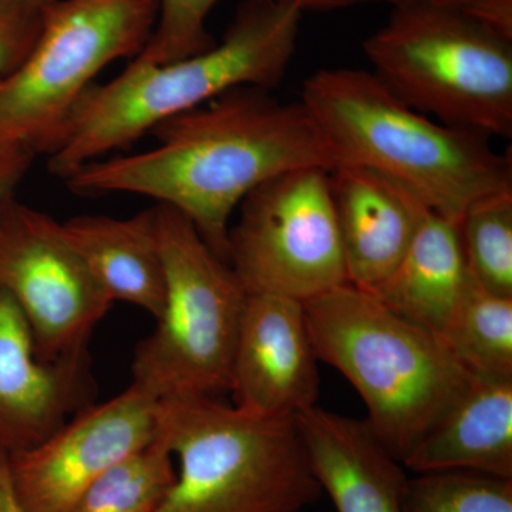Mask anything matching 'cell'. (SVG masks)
Returning a JSON list of instances; mask_svg holds the SVG:
<instances>
[{
  "instance_id": "3957f363",
  "label": "cell",
  "mask_w": 512,
  "mask_h": 512,
  "mask_svg": "<svg viewBox=\"0 0 512 512\" xmlns=\"http://www.w3.org/2000/svg\"><path fill=\"white\" fill-rule=\"evenodd\" d=\"M301 101L336 165L376 171L448 220L460 222L474 202L512 192L510 156L481 134L414 110L372 72L320 70L303 84Z\"/></svg>"
},
{
  "instance_id": "277c9868",
  "label": "cell",
  "mask_w": 512,
  "mask_h": 512,
  "mask_svg": "<svg viewBox=\"0 0 512 512\" xmlns=\"http://www.w3.org/2000/svg\"><path fill=\"white\" fill-rule=\"evenodd\" d=\"M303 308L316 356L352 383L370 429L403 464L474 376L439 335L355 286H338Z\"/></svg>"
},
{
  "instance_id": "ba28073f",
  "label": "cell",
  "mask_w": 512,
  "mask_h": 512,
  "mask_svg": "<svg viewBox=\"0 0 512 512\" xmlns=\"http://www.w3.org/2000/svg\"><path fill=\"white\" fill-rule=\"evenodd\" d=\"M158 8L160 0H49L28 56L0 77V143L49 154L94 77L143 52Z\"/></svg>"
},
{
  "instance_id": "d6986e66",
  "label": "cell",
  "mask_w": 512,
  "mask_h": 512,
  "mask_svg": "<svg viewBox=\"0 0 512 512\" xmlns=\"http://www.w3.org/2000/svg\"><path fill=\"white\" fill-rule=\"evenodd\" d=\"M441 339L471 375L512 377V298L471 282Z\"/></svg>"
},
{
  "instance_id": "ac0fdd59",
  "label": "cell",
  "mask_w": 512,
  "mask_h": 512,
  "mask_svg": "<svg viewBox=\"0 0 512 512\" xmlns=\"http://www.w3.org/2000/svg\"><path fill=\"white\" fill-rule=\"evenodd\" d=\"M471 282L458 222L423 205L403 258L370 293L390 311L441 338Z\"/></svg>"
},
{
  "instance_id": "8fae6325",
  "label": "cell",
  "mask_w": 512,
  "mask_h": 512,
  "mask_svg": "<svg viewBox=\"0 0 512 512\" xmlns=\"http://www.w3.org/2000/svg\"><path fill=\"white\" fill-rule=\"evenodd\" d=\"M160 402L130 383L90 404L29 450L8 454L13 494L25 512H70L93 481L157 437Z\"/></svg>"
},
{
  "instance_id": "7c38bea8",
  "label": "cell",
  "mask_w": 512,
  "mask_h": 512,
  "mask_svg": "<svg viewBox=\"0 0 512 512\" xmlns=\"http://www.w3.org/2000/svg\"><path fill=\"white\" fill-rule=\"evenodd\" d=\"M318 360L302 302L248 295L232 359V406L254 416L295 419L316 406Z\"/></svg>"
},
{
  "instance_id": "d4e9b609",
  "label": "cell",
  "mask_w": 512,
  "mask_h": 512,
  "mask_svg": "<svg viewBox=\"0 0 512 512\" xmlns=\"http://www.w3.org/2000/svg\"><path fill=\"white\" fill-rule=\"evenodd\" d=\"M36 154L19 144L0 143V202L15 195Z\"/></svg>"
},
{
  "instance_id": "5b68a950",
  "label": "cell",
  "mask_w": 512,
  "mask_h": 512,
  "mask_svg": "<svg viewBox=\"0 0 512 512\" xmlns=\"http://www.w3.org/2000/svg\"><path fill=\"white\" fill-rule=\"evenodd\" d=\"M157 434L177 468L154 512H302L322 494L296 419L171 397L158 407Z\"/></svg>"
},
{
  "instance_id": "44dd1931",
  "label": "cell",
  "mask_w": 512,
  "mask_h": 512,
  "mask_svg": "<svg viewBox=\"0 0 512 512\" xmlns=\"http://www.w3.org/2000/svg\"><path fill=\"white\" fill-rule=\"evenodd\" d=\"M458 231L474 284L512 298V192L474 202L458 222Z\"/></svg>"
},
{
  "instance_id": "cb8c5ba5",
  "label": "cell",
  "mask_w": 512,
  "mask_h": 512,
  "mask_svg": "<svg viewBox=\"0 0 512 512\" xmlns=\"http://www.w3.org/2000/svg\"><path fill=\"white\" fill-rule=\"evenodd\" d=\"M42 25V8L19 0H0V77L28 56Z\"/></svg>"
},
{
  "instance_id": "603a6c76",
  "label": "cell",
  "mask_w": 512,
  "mask_h": 512,
  "mask_svg": "<svg viewBox=\"0 0 512 512\" xmlns=\"http://www.w3.org/2000/svg\"><path fill=\"white\" fill-rule=\"evenodd\" d=\"M218 0H160L153 33L136 62L163 66L215 45L207 19Z\"/></svg>"
},
{
  "instance_id": "6da1fadb",
  "label": "cell",
  "mask_w": 512,
  "mask_h": 512,
  "mask_svg": "<svg viewBox=\"0 0 512 512\" xmlns=\"http://www.w3.org/2000/svg\"><path fill=\"white\" fill-rule=\"evenodd\" d=\"M150 133L151 150L99 158L64 183L82 197L124 192L174 208L227 262L231 217L252 191L289 171L336 165L305 104L258 87L229 90Z\"/></svg>"
},
{
  "instance_id": "8992f818",
  "label": "cell",
  "mask_w": 512,
  "mask_h": 512,
  "mask_svg": "<svg viewBox=\"0 0 512 512\" xmlns=\"http://www.w3.org/2000/svg\"><path fill=\"white\" fill-rule=\"evenodd\" d=\"M373 74L414 110L481 136H512V42L458 6H394L366 40Z\"/></svg>"
},
{
  "instance_id": "7402d4cb",
  "label": "cell",
  "mask_w": 512,
  "mask_h": 512,
  "mask_svg": "<svg viewBox=\"0 0 512 512\" xmlns=\"http://www.w3.org/2000/svg\"><path fill=\"white\" fill-rule=\"evenodd\" d=\"M404 512H512V478L468 470L430 471L407 480Z\"/></svg>"
},
{
  "instance_id": "9c48e42d",
  "label": "cell",
  "mask_w": 512,
  "mask_h": 512,
  "mask_svg": "<svg viewBox=\"0 0 512 512\" xmlns=\"http://www.w3.org/2000/svg\"><path fill=\"white\" fill-rule=\"evenodd\" d=\"M228 234V264L248 295L308 302L348 284L330 170L278 175L241 202Z\"/></svg>"
},
{
  "instance_id": "2e32d148",
  "label": "cell",
  "mask_w": 512,
  "mask_h": 512,
  "mask_svg": "<svg viewBox=\"0 0 512 512\" xmlns=\"http://www.w3.org/2000/svg\"><path fill=\"white\" fill-rule=\"evenodd\" d=\"M403 466L417 474L468 470L512 478V377L474 376Z\"/></svg>"
},
{
  "instance_id": "7a4b0ae2",
  "label": "cell",
  "mask_w": 512,
  "mask_h": 512,
  "mask_svg": "<svg viewBox=\"0 0 512 512\" xmlns=\"http://www.w3.org/2000/svg\"><path fill=\"white\" fill-rule=\"evenodd\" d=\"M303 13L302 0H245L222 42L200 55L163 66L134 60L110 82L92 84L60 128L47 170L64 181L229 90L278 86L295 55Z\"/></svg>"
},
{
  "instance_id": "4316f807",
  "label": "cell",
  "mask_w": 512,
  "mask_h": 512,
  "mask_svg": "<svg viewBox=\"0 0 512 512\" xmlns=\"http://www.w3.org/2000/svg\"><path fill=\"white\" fill-rule=\"evenodd\" d=\"M386 2L393 6L402 5H466L470 0H302L303 9L306 10H336L350 8V6L362 5V3Z\"/></svg>"
},
{
  "instance_id": "e0dca14e",
  "label": "cell",
  "mask_w": 512,
  "mask_h": 512,
  "mask_svg": "<svg viewBox=\"0 0 512 512\" xmlns=\"http://www.w3.org/2000/svg\"><path fill=\"white\" fill-rule=\"evenodd\" d=\"M62 225L70 244L111 301L131 303L156 319L161 315L165 266L157 205L123 220L79 215Z\"/></svg>"
},
{
  "instance_id": "484cf974",
  "label": "cell",
  "mask_w": 512,
  "mask_h": 512,
  "mask_svg": "<svg viewBox=\"0 0 512 512\" xmlns=\"http://www.w3.org/2000/svg\"><path fill=\"white\" fill-rule=\"evenodd\" d=\"M460 9L495 35L512 42V0H470Z\"/></svg>"
},
{
  "instance_id": "f1b7e54d",
  "label": "cell",
  "mask_w": 512,
  "mask_h": 512,
  "mask_svg": "<svg viewBox=\"0 0 512 512\" xmlns=\"http://www.w3.org/2000/svg\"><path fill=\"white\" fill-rule=\"evenodd\" d=\"M19 2L26 3V5L36 6V8H43L49 0H19Z\"/></svg>"
},
{
  "instance_id": "4fadbf2b",
  "label": "cell",
  "mask_w": 512,
  "mask_h": 512,
  "mask_svg": "<svg viewBox=\"0 0 512 512\" xmlns=\"http://www.w3.org/2000/svg\"><path fill=\"white\" fill-rule=\"evenodd\" d=\"M96 393L87 349L40 360L28 320L0 289V448L13 454L37 446Z\"/></svg>"
},
{
  "instance_id": "52a82bcc",
  "label": "cell",
  "mask_w": 512,
  "mask_h": 512,
  "mask_svg": "<svg viewBox=\"0 0 512 512\" xmlns=\"http://www.w3.org/2000/svg\"><path fill=\"white\" fill-rule=\"evenodd\" d=\"M157 212L165 302L156 330L138 343L131 384L158 402L218 397L229 392L248 292L183 214L161 204Z\"/></svg>"
},
{
  "instance_id": "9a60e30c",
  "label": "cell",
  "mask_w": 512,
  "mask_h": 512,
  "mask_svg": "<svg viewBox=\"0 0 512 512\" xmlns=\"http://www.w3.org/2000/svg\"><path fill=\"white\" fill-rule=\"evenodd\" d=\"M313 474L338 512H404L403 464L366 420L313 406L295 417Z\"/></svg>"
},
{
  "instance_id": "ffe728a7",
  "label": "cell",
  "mask_w": 512,
  "mask_h": 512,
  "mask_svg": "<svg viewBox=\"0 0 512 512\" xmlns=\"http://www.w3.org/2000/svg\"><path fill=\"white\" fill-rule=\"evenodd\" d=\"M174 480L173 454L157 434L93 481L70 512H154Z\"/></svg>"
},
{
  "instance_id": "5bb4252c",
  "label": "cell",
  "mask_w": 512,
  "mask_h": 512,
  "mask_svg": "<svg viewBox=\"0 0 512 512\" xmlns=\"http://www.w3.org/2000/svg\"><path fill=\"white\" fill-rule=\"evenodd\" d=\"M330 188L348 284L373 292L409 248L424 204L403 185L359 165L333 167Z\"/></svg>"
},
{
  "instance_id": "30bf717a",
  "label": "cell",
  "mask_w": 512,
  "mask_h": 512,
  "mask_svg": "<svg viewBox=\"0 0 512 512\" xmlns=\"http://www.w3.org/2000/svg\"><path fill=\"white\" fill-rule=\"evenodd\" d=\"M0 289L28 320L43 362L86 350L114 303L63 225L15 195L0 202Z\"/></svg>"
},
{
  "instance_id": "83f0119b",
  "label": "cell",
  "mask_w": 512,
  "mask_h": 512,
  "mask_svg": "<svg viewBox=\"0 0 512 512\" xmlns=\"http://www.w3.org/2000/svg\"><path fill=\"white\" fill-rule=\"evenodd\" d=\"M0 512H25L20 507L9 480L8 453L0 448Z\"/></svg>"
}]
</instances>
